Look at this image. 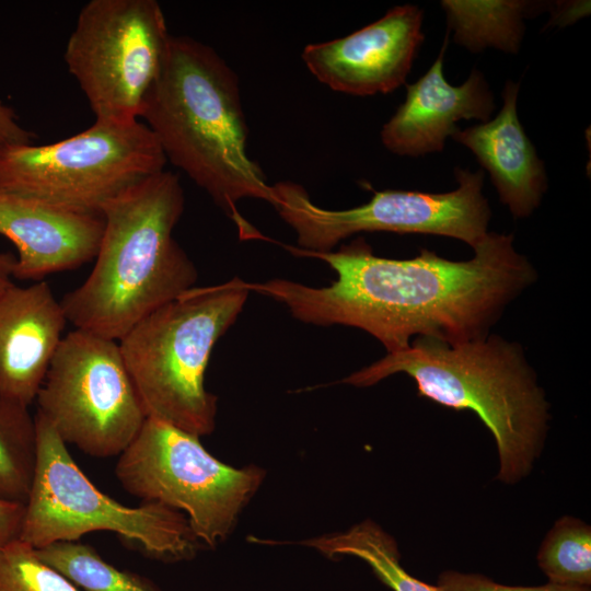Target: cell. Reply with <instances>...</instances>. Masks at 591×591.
Wrapping results in <instances>:
<instances>
[{
    "label": "cell",
    "instance_id": "cell-1",
    "mask_svg": "<svg viewBox=\"0 0 591 591\" xmlns=\"http://www.w3.org/2000/svg\"><path fill=\"white\" fill-rule=\"evenodd\" d=\"M287 248L325 262L336 280L310 287L275 278L245 281V287L283 303L303 323L362 329L387 352L406 349L414 336L450 344L484 337L536 279L534 267L515 251L513 234L488 232L474 257L461 262L429 250L407 259L380 257L362 237L336 252Z\"/></svg>",
    "mask_w": 591,
    "mask_h": 591
},
{
    "label": "cell",
    "instance_id": "cell-2",
    "mask_svg": "<svg viewBox=\"0 0 591 591\" xmlns=\"http://www.w3.org/2000/svg\"><path fill=\"white\" fill-rule=\"evenodd\" d=\"M166 162L202 188L235 224L241 240L265 239L237 209L242 199L271 204L273 189L250 158L236 73L210 46L171 35L141 116Z\"/></svg>",
    "mask_w": 591,
    "mask_h": 591
},
{
    "label": "cell",
    "instance_id": "cell-3",
    "mask_svg": "<svg viewBox=\"0 0 591 591\" xmlns=\"http://www.w3.org/2000/svg\"><path fill=\"white\" fill-rule=\"evenodd\" d=\"M184 207L178 176L166 170L107 200L94 266L60 300L68 323L118 341L153 311L196 287L197 269L173 237Z\"/></svg>",
    "mask_w": 591,
    "mask_h": 591
},
{
    "label": "cell",
    "instance_id": "cell-4",
    "mask_svg": "<svg viewBox=\"0 0 591 591\" xmlns=\"http://www.w3.org/2000/svg\"><path fill=\"white\" fill-rule=\"evenodd\" d=\"M396 373L414 379L419 396L478 416L496 441L498 480L511 485L530 474L549 405L518 344L489 334L455 344L417 337L341 382L364 387Z\"/></svg>",
    "mask_w": 591,
    "mask_h": 591
},
{
    "label": "cell",
    "instance_id": "cell-5",
    "mask_svg": "<svg viewBox=\"0 0 591 591\" xmlns=\"http://www.w3.org/2000/svg\"><path fill=\"white\" fill-rule=\"evenodd\" d=\"M240 278L194 287L135 325L119 348L147 418L202 437L216 426L217 396L205 387L211 351L241 313Z\"/></svg>",
    "mask_w": 591,
    "mask_h": 591
},
{
    "label": "cell",
    "instance_id": "cell-6",
    "mask_svg": "<svg viewBox=\"0 0 591 591\" xmlns=\"http://www.w3.org/2000/svg\"><path fill=\"white\" fill-rule=\"evenodd\" d=\"M37 463L19 540L34 548L107 531L160 560L193 557L198 547L186 517L158 502L127 507L102 493L72 459L49 422L35 414Z\"/></svg>",
    "mask_w": 591,
    "mask_h": 591
},
{
    "label": "cell",
    "instance_id": "cell-7",
    "mask_svg": "<svg viewBox=\"0 0 591 591\" xmlns=\"http://www.w3.org/2000/svg\"><path fill=\"white\" fill-rule=\"evenodd\" d=\"M166 159L140 119L96 120L47 144L0 146V188L80 212L103 205L140 179L164 170Z\"/></svg>",
    "mask_w": 591,
    "mask_h": 591
},
{
    "label": "cell",
    "instance_id": "cell-8",
    "mask_svg": "<svg viewBox=\"0 0 591 591\" xmlns=\"http://www.w3.org/2000/svg\"><path fill=\"white\" fill-rule=\"evenodd\" d=\"M115 474L128 494L182 512L197 541L212 548L231 533L265 476L254 465L224 464L199 437L152 418L118 456Z\"/></svg>",
    "mask_w": 591,
    "mask_h": 591
},
{
    "label": "cell",
    "instance_id": "cell-9",
    "mask_svg": "<svg viewBox=\"0 0 591 591\" xmlns=\"http://www.w3.org/2000/svg\"><path fill=\"white\" fill-rule=\"evenodd\" d=\"M171 34L155 0H91L80 10L63 59L96 120H139Z\"/></svg>",
    "mask_w": 591,
    "mask_h": 591
},
{
    "label": "cell",
    "instance_id": "cell-10",
    "mask_svg": "<svg viewBox=\"0 0 591 591\" xmlns=\"http://www.w3.org/2000/svg\"><path fill=\"white\" fill-rule=\"evenodd\" d=\"M459 186L448 193L385 189L363 205L332 210L315 205L292 181L271 185V206L297 234L300 250L329 252L361 232L433 234L457 239L473 248L487 235L491 216L483 195L484 172L455 169Z\"/></svg>",
    "mask_w": 591,
    "mask_h": 591
},
{
    "label": "cell",
    "instance_id": "cell-11",
    "mask_svg": "<svg viewBox=\"0 0 591 591\" xmlns=\"http://www.w3.org/2000/svg\"><path fill=\"white\" fill-rule=\"evenodd\" d=\"M35 402L66 444L94 457L119 456L147 419L118 341L78 328L63 336Z\"/></svg>",
    "mask_w": 591,
    "mask_h": 591
},
{
    "label": "cell",
    "instance_id": "cell-12",
    "mask_svg": "<svg viewBox=\"0 0 591 591\" xmlns=\"http://www.w3.org/2000/svg\"><path fill=\"white\" fill-rule=\"evenodd\" d=\"M422 11L392 8L378 21L340 38L309 44L301 58L329 89L356 96L386 94L405 83L424 40Z\"/></svg>",
    "mask_w": 591,
    "mask_h": 591
},
{
    "label": "cell",
    "instance_id": "cell-13",
    "mask_svg": "<svg viewBox=\"0 0 591 591\" xmlns=\"http://www.w3.org/2000/svg\"><path fill=\"white\" fill-rule=\"evenodd\" d=\"M103 228L101 213L73 211L0 188V234L16 250L13 278L40 281L91 262Z\"/></svg>",
    "mask_w": 591,
    "mask_h": 591
},
{
    "label": "cell",
    "instance_id": "cell-14",
    "mask_svg": "<svg viewBox=\"0 0 591 591\" xmlns=\"http://www.w3.org/2000/svg\"><path fill=\"white\" fill-rule=\"evenodd\" d=\"M68 323L50 286L11 285L0 294V395L35 402Z\"/></svg>",
    "mask_w": 591,
    "mask_h": 591
},
{
    "label": "cell",
    "instance_id": "cell-15",
    "mask_svg": "<svg viewBox=\"0 0 591 591\" xmlns=\"http://www.w3.org/2000/svg\"><path fill=\"white\" fill-rule=\"evenodd\" d=\"M448 35L430 69L406 86L404 103L381 130L383 146L398 155L419 157L442 151L445 139L459 128L461 119L489 120L495 108L493 93L476 69L460 86L443 76Z\"/></svg>",
    "mask_w": 591,
    "mask_h": 591
},
{
    "label": "cell",
    "instance_id": "cell-16",
    "mask_svg": "<svg viewBox=\"0 0 591 591\" xmlns=\"http://www.w3.org/2000/svg\"><path fill=\"white\" fill-rule=\"evenodd\" d=\"M520 84L507 81L498 115L451 137L467 147L490 174L501 202L514 218L529 217L547 187L544 163L526 136L517 113Z\"/></svg>",
    "mask_w": 591,
    "mask_h": 591
},
{
    "label": "cell",
    "instance_id": "cell-17",
    "mask_svg": "<svg viewBox=\"0 0 591 591\" xmlns=\"http://www.w3.org/2000/svg\"><path fill=\"white\" fill-rule=\"evenodd\" d=\"M454 40L470 49L480 51L495 47L517 53L524 33L523 18L533 4L525 1H459L441 2Z\"/></svg>",
    "mask_w": 591,
    "mask_h": 591
},
{
    "label": "cell",
    "instance_id": "cell-18",
    "mask_svg": "<svg viewBox=\"0 0 591 591\" xmlns=\"http://www.w3.org/2000/svg\"><path fill=\"white\" fill-rule=\"evenodd\" d=\"M326 557L356 556L366 561L385 586L393 591H443L410 576L401 565L395 540L371 520L345 532L324 534L303 541Z\"/></svg>",
    "mask_w": 591,
    "mask_h": 591
},
{
    "label": "cell",
    "instance_id": "cell-19",
    "mask_svg": "<svg viewBox=\"0 0 591 591\" xmlns=\"http://www.w3.org/2000/svg\"><path fill=\"white\" fill-rule=\"evenodd\" d=\"M37 463V429L28 406L0 395V501H27Z\"/></svg>",
    "mask_w": 591,
    "mask_h": 591
},
{
    "label": "cell",
    "instance_id": "cell-20",
    "mask_svg": "<svg viewBox=\"0 0 591 591\" xmlns=\"http://www.w3.org/2000/svg\"><path fill=\"white\" fill-rule=\"evenodd\" d=\"M35 552L82 591H162L148 578L107 563L94 547L79 541L56 542Z\"/></svg>",
    "mask_w": 591,
    "mask_h": 591
},
{
    "label": "cell",
    "instance_id": "cell-21",
    "mask_svg": "<svg viewBox=\"0 0 591 591\" xmlns=\"http://www.w3.org/2000/svg\"><path fill=\"white\" fill-rule=\"evenodd\" d=\"M537 563L549 582L591 586V526L571 515L559 518L544 537Z\"/></svg>",
    "mask_w": 591,
    "mask_h": 591
},
{
    "label": "cell",
    "instance_id": "cell-22",
    "mask_svg": "<svg viewBox=\"0 0 591 591\" xmlns=\"http://www.w3.org/2000/svg\"><path fill=\"white\" fill-rule=\"evenodd\" d=\"M0 591H82L44 563L31 545L15 540L0 546Z\"/></svg>",
    "mask_w": 591,
    "mask_h": 591
},
{
    "label": "cell",
    "instance_id": "cell-23",
    "mask_svg": "<svg viewBox=\"0 0 591 591\" xmlns=\"http://www.w3.org/2000/svg\"><path fill=\"white\" fill-rule=\"evenodd\" d=\"M437 586L443 591H591L590 587L561 586L552 582L537 587L506 586L480 573H464L455 570L441 572Z\"/></svg>",
    "mask_w": 591,
    "mask_h": 591
},
{
    "label": "cell",
    "instance_id": "cell-24",
    "mask_svg": "<svg viewBox=\"0 0 591 591\" xmlns=\"http://www.w3.org/2000/svg\"><path fill=\"white\" fill-rule=\"evenodd\" d=\"M33 134L18 121L13 108L0 102V146L31 143Z\"/></svg>",
    "mask_w": 591,
    "mask_h": 591
},
{
    "label": "cell",
    "instance_id": "cell-25",
    "mask_svg": "<svg viewBox=\"0 0 591 591\" xmlns=\"http://www.w3.org/2000/svg\"><path fill=\"white\" fill-rule=\"evenodd\" d=\"M24 505L0 501V546L19 540Z\"/></svg>",
    "mask_w": 591,
    "mask_h": 591
},
{
    "label": "cell",
    "instance_id": "cell-26",
    "mask_svg": "<svg viewBox=\"0 0 591 591\" xmlns=\"http://www.w3.org/2000/svg\"><path fill=\"white\" fill-rule=\"evenodd\" d=\"M15 255L11 253H0V294L13 285V269Z\"/></svg>",
    "mask_w": 591,
    "mask_h": 591
},
{
    "label": "cell",
    "instance_id": "cell-27",
    "mask_svg": "<svg viewBox=\"0 0 591 591\" xmlns=\"http://www.w3.org/2000/svg\"><path fill=\"white\" fill-rule=\"evenodd\" d=\"M559 8V5H557ZM587 7L586 4H564L561 9L554 12V20L556 24H568L571 21L579 19L580 16L587 13V9L579 10L580 8Z\"/></svg>",
    "mask_w": 591,
    "mask_h": 591
}]
</instances>
